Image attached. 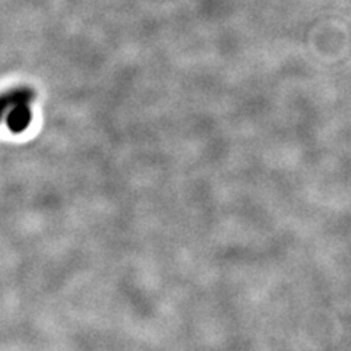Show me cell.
<instances>
[{"mask_svg": "<svg viewBox=\"0 0 351 351\" xmlns=\"http://www.w3.org/2000/svg\"><path fill=\"white\" fill-rule=\"evenodd\" d=\"M37 98L36 91L29 86H16L0 94V123L10 108L16 104H31Z\"/></svg>", "mask_w": 351, "mask_h": 351, "instance_id": "6da1fadb", "label": "cell"}, {"mask_svg": "<svg viewBox=\"0 0 351 351\" xmlns=\"http://www.w3.org/2000/svg\"><path fill=\"white\" fill-rule=\"evenodd\" d=\"M5 122L12 134H22V132H25L32 122V112L29 104L14 106L5 116Z\"/></svg>", "mask_w": 351, "mask_h": 351, "instance_id": "7a4b0ae2", "label": "cell"}]
</instances>
